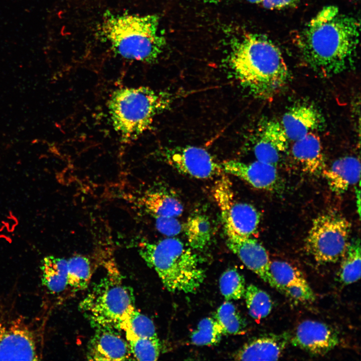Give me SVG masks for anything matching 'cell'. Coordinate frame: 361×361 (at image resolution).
<instances>
[{
    "label": "cell",
    "instance_id": "6da1fadb",
    "mask_svg": "<svg viewBox=\"0 0 361 361\" xmlns=\"http://www.w3.org/2000/svg\"><path fill=\"white\" fill-rule=\"evenodd\" d=\"M360 23L334 6L322 8L299 33L296 45L304 61L323 75L340 73L353 62Z\"/></svg>",
    "mask_w": 361,
    "mask_h": 361
},
{
    "label": "cell",
    "instance_id": "7a4b0ae2",
    "mask_svg": "<svg viewBox=\"0 0 361 361\" xmlns=\"http://www.w3.org/2000/svg\"><path fill=\"white\" fill-rule=\"evenodd\" d=\"M230 62L240 84L261 99L273 98L288 78V67L280 50L260 34H245L232 49Z\"/></svg>",
    "mask_w": 361,
    "mask_h": 361
},
{
    "label": "cell",
    "instance_id": "3957f363",
    "mask_svg": "<svg viewBox=\"0 0 361 361\" xmlns=\"http://www.w3.org/2000/svg\"><path fill=\"white\" fill-rule=\"evenodd\" d=\"M156 15L104 13L99 28L101 36L113 52L124 59L151 63L165 45L158 31Z\"/></svg>",
    "mask_w": 361,
    "mask_h": 361
},
{
    "label": "cell",
    "instance_id": "277c9868",
    "mask_svg": "<svg viewBox=\"0 0 361 361\" xmlns=\"http://www.w3.org/2000/svg\"><path fill=\"white\" fill-rule=\"evenodd\" d=\"M139 253L170 292H195L205 278L197 255L175 238L140 243Z\"/></svg>",
    "mask_w": 361,
    "mask_h": 361
},
{
    "label": "cell",
    "instance_id": "5b68a950",
    "mask_svg": "<svg viewBox=\"0 0 361 361\" xmlns=\"http://www.w3.org/2000/svg\"><path fill=\"white\" fill-rule=\"evenodd\" d=\"M172 94L148 87H124L115 90L108 108L113 127L121 141L137 139L150 127L154 118L169 108Z\"/></svg>",
    "mask_w": 361,
    "mask_h": 361
},
{
    "label": "cell",
    "instance_id": "8992f818",
    "mask_svg": "<svg viewBox=\"0 0 361 361\" xmlns=\"http://www.w3.org/2000/svg\"><path fill=\"white\" fill-rule=\"evenodd\" d=\"M134 306L131 289L117 276H107L82 300L80 309L97 327L117 329L123 316Z\"/></svg>",
    "mask_w": 361,
    "mask_h": 361
},
{
    "label": "cell",
    "instance_id": "52a82bcc",
    "mask_svg": "<svg viewBox=\"0 0 361 361\" xmlns=\"http://www.w3.org/2000/svg\"><path fill=\"white\" fill-rule=\"evenodd\" d=\"M351 229L350 222L340 215L321 214L313 221L305 239V249L318 263H335L345 253Z\"/></svg>",
    "mask_w": 361,
    "mask_h": 361
},
{
    "label": "cell",
    "instance_id": "ba28073f",
    "mask_svg": "<svg viewBox=\"0 0 361 361\" xmlns=\"http://www.w3.org/2000/svg\"><path fill=\"white\" fill-rule=\"evenodd\" d=\"M40 337L25 317L0 314V360H38L42 357Z\"/></svg>",
    "mask_w": 361,
    "mask_h": 361
},
{
    "label": "cell",
    "instance_id": "9c48e42d",
    "mask_svg": "<svg viewBox=\"0 0 361 361\" xmlns=\"http://www.w3.org/2000/svg\"><path fill=\"white\" fill-rule=\"evenodd\" d=\"M231 185L229 179L223 176L213 191L225 232L227 236H252L258 228L260 213L253 206L237 201Z\"/></svg>",
    "mask_w": 361,
    "mask_h": 361
},
{
    "label": "cell",
    "instance_id": "30bf717a",
    "mask_svg": "<svg viewBox=\"0 0 361 361\" xmlns=\"http://www.w3.org/2000/svg\"><path fill=\"white\" fill-rule=\"evenodd\" d=\"M162 159L181 173L207 179L223 172L221 164L205 149L195 146L164 147L159 151Z\"/></svg>",
    "mask_w": 361,
    "mask_h": 361
},
{
    "label": "cell",
    "instance_id": "8fae6325",
    "mask_svg": "<svg viewBox=\"0 0 361 361\" xmlns=\"http://www.w3.org/2000/svg\"><path fill=\"white\" fill-rule=\"evenodd\" d=\"M291 343L314 355H324L338 343V333L328 324L306 320L297 327Z\"/></svg>",
    "mask_w": 361,
    "mask_h": 361
},
{
    "label": "cell",
    "instance_id": "7c38bea8",
    "mask_svg": "<svg viewBox=\"0 0 361 361\" xmlns=\"http://www.w3.org/2000/svg\"><path fill=\"white\" fill-rule=\"evenodd\" d=\"M226 245L244 264L264 282L277 289L270 272L268 253L257 240L252 236H227Z\"/></svg>",
    "mask_w": 361,
    "mask_h": 361
},
{
    "label": "cell",
    "instance_id": "4fadbf2b",
    "mask_svg": "<svg viewBox=\"0 0 361 361\" xmlns=\"http://www.w3.org/2000/svg\"><path fill=\"white\" fill-rule=\"evenodd\" d=\"M224 172L234 175L253 187L269 192L279 191L282 184L277 167L256 160L252 162L229 160L221 162Z\"/></svg>",
    "mask_w": 361,
    "mask_h": 361
},
{
    "label": "cell",
    "instance_id": "5bb4252c",
    "mask_svg": "<svg viewBox=\"0 0 361 361\" xmlns=\"http://www.w3.org/2000/svg\"><path fill=\"white\" fill-rule=\"evenodd\" d=\"M253 152L256 160L277 167L288 147V138L280 123L268 120L259 127Z\"/></svg>",
    "mask_w": 361,
    "mask_h": 361
},
{
    "label": "cell",
    "instance_id": "9a60e30c",
    "mask_svg": "<svg viewBox=\"0 0 361 361\" xmlns=\"http://www.w3.org/2000/svg\"><path fill=\"white\" fill-rule=\"evenodd\" d=\"M113 328L97 327L90 339L87 358L92 360H126L131 359L128 343Z\"/></svg>",
    "mask_w": 361,
    "mask_h": 361
},
{
    "label": "cell",
    "instance_id": "2e32d148",
    "mask_svg": "<svg viewBox=\"0 0 361 361\" xmlns=\"http://www.w3.org/2000/svg\"><path fill=\"white\" fill-rule=\"evenodd\" d=\"M322 116L318 110L309 104H297L283 114L281 124L289 140L295 141L311 132L321 128Z\"/></svg>",
    "mask_w": 361,
    "mask_h": 361
},
{
    "label": "cell",
    "instance_id": "e0dca14e",
    "mask_svg": "<svg viewBox=\"0 0 361 361\" xmlns=\"http://www.w3.org/2000/svg\"><path fill=\"white\" fill-rule=\"evenodd\" d=\"M290 335L287 332L270 333L245 343L234 354L238 360H276L282 355Z\"/></svg>",
    "mask_w": 361,
    "mask_h": 361
},
{
    "label": "cell",
    "instance_id": "ac0fdd59",
    "mask_svg": "<svg viewBox=\"0 0 361 361\" xmlns=\"http://www.w3.org/2000/svg\"><path fill=\"white\" fill-rule=\"evenodd\" d=\"M291 152L293 159L305 172L318 175L324 170L322 144L315 132H311L294 141Z\"/></svg>",
    "mask_w": 361,
    "mask_h": 361
},
{
    "label": "cell",
    "instance_id": "d6986e66",
    "mask_svg": "<svg viewBox=\"0 0 361 361\" xmlns=\"http://www.w3.org/2000/svg\"><path fill=\"white\" fill-rule=\"evenodd\" d=\"M330 189L337 195L344 193L348 189L360 180V163L356 157H340L329 168L322 172Z\"/></svg>",
    "mask_w": 361,
    "mask_h": 361
},
{
    "label": "cell",
    "instance_id": "ffe728a7",
    "mask_svg": "<svg viewBox=\"0 0 361 361\" xmlns=\"http://www.w3.org/2000/svg\"><path fill=\"white\" fill-rule=\"evenodd\" d=\"M145 210L154 218L180 216L184 210L181 202L172 194L165 191H148L138 200Z\"/></svg>",
    "mask_w": 361,
    "mask_h": 361
},
{
    "label": "cell",
    "instance_id": "44dd1931",
    "mask_svg": "<svg viewBox=\"0 0 361 361\" xmlns=\"http://www.w3.org/2000/svg\"><path fill=\"white\" fill-rule=\"evenodd\" d=\"M42 282L51 292L59 293L68 285L67 260L54 256L45 257L42 261Z\"/></svg>",
    "mask_w": 361,
    "mask_h": 361
},
{
    "label": "cell",
    "instance_id": "7402d4cb",
    "mask_svg": "<svg viewBox=\"0 0 361 361\" xmlns=\"http://www.w3.org/2000/svg\"><path fill=\"white\" fill-rule=\"evenodd\" d=\"M117 329L123 331L126 339L134 338H157L153 321L139 312L135 306L130 308L120 320Z\"/></svg>",
    "mask_w": 361,
    "mask_h": 361
},
{
    "label": "cell",
    "instance_id": "603a6c76",
    "mask_svg": "<svg viewBox=\"0 0 361 361\" xmlns=\"http://www.w3.org/2000/svg\"><path fill=\"white\" fill-rule=\"evenodd\" d=\"M338 272L339 281L348 285L358 281L360 278V242L359 238L349 241L342 256Z\"/></svg>",
    "mask_w": 361,
    "mask_h": 361
},
{
    "label": "cell",
    "instance_id": "cb8c5ba5",
    "mask_svg": "<svg viewBox=\"0 0 361 361\" xmlns=\"http://www.w3.org/2000/svg\"><path fill=\"white\" fill-rule=\"evenodd\" d=\"M184 230L190 246L193 249H204L210 241L211 224L205 215L196 214L189 217L184 226Z\"/></svg>",
    "mask_w": 361,
    "mask_h": 361
},
{
    "label": "cell",
    "instance_id": "d4e9b609",
    "mask_svg": "<svg viewBox=\"0 0 361 361\" xmlns=\"http://www.w3.org/2000/svg\"><path fill=\"white\" fill-rule=\"evenodd\" d=\"M244 296L249 314L253 319L260 320L271 312L273 303L266 292L250 284L246 288Z\"/></svg>",
    "mask_w": 361,
    "mask_h": 361
},
{
    "label": "cell",
    "instance_id": "484cf974",
    "mask_svg": "<svg viewBox=\"0 0 361 361\" xmlns=\"http://www.w3.org/2000/svg\"><path fill=\"white\" fill-rule=\"evenodd\" d=\"M68 285L75 290L86 289L92 276L91 264L89 259L76 255L67 260Z\"/></svg>",
    "mask_w": 361,
    "mask_h": 361
},
{
    "label": "cell",
    "instance_id": "4316f807",
    "mask_svg": "<svg viewBox=\"0 0 361 361\" xmlns=\"http://www.w3.org/2000/svg\"><path fill=\"white\" fill-rule=\"evenodd\" d=\"M270 269L277 284V289L281 291L286 287L308 283L302 272L286 262H271Z\"/></svg>",
    "mask_w": 361,
    "mask_h": 361
},
{
    "label": "cell",
    "instance_id": "83f0119b",
    "mask_svg": "<svg viewBox=\"0 0 361 361\" xmlns=\"http://www.w3.org/2000/svg\"><path fill=\"white\" fill-rule=\"evenodd\" d=\"M216 320L222 327L224 334H239L245 332V321L231 302L226 301L218 308Z\"/></svg>",
    "mask_w": 361,
    "mask_h": 361
},
{
    "label": "cell",
    "instance_id": "f1b7e54d",
    "mask_svg": "<svg viewBox=\"0 0 361 361\" xmlns=\"http://www.w3.org/2000/svg\"><path fill=\"white\" fill-rule=\"evenodd\" d=\"M223 334L222 327L217 320L206 317L199 322L190 338L191 342L197 345H214L220 342Z\"/></svg>",
    "mask_w": 361,
    "mask_h": 361
},
{
    "label": "cell",
    "instance_id": "f546056e",
    "mask_svg": "<svg viewBox=\"0 0 361 361\" xmlns=\"http://www.w3.org/2000/svg\"><path fill=\"white\" fill-rule=\"evenodd\" d=\"M219 287L227 301L241 298L246 289L244 277L235 268L228 269L221 275Z\"/></svg>",
    "mask_w": 361,
    "mask_h": 361
},
{
    "label": "cell",
    "instance_id": "4dcf8cb0",
    "mask_svg": "<svg viewBox=\"0 0 361 361\" xmlns=\"http://www.w3.org/2000/svg\"><path fill=\"white\" fill-rule=\"evenodd\" d=\"M131 355L138 360H155L160 353V344L157 338H134L126 340Z\"/></svg>",
    "mask_w": 361,
    "mask_h": 361
},
{
    "label": "cell",
    "instance_id": "1f68e13d",
    "mask_svg": "<svg viewBox=\"0 0 361 361\" xmlns=\"http://www.w3.org/2000/svg\"><path fill=\"white\" fill-rule=\"evenodd\" d=\"M155 219V225L157 230L161 233L168 237L178 235L183 229L179 221L176 217H157Z\"/></svg>",
    "mask_w": 361,
    "mask_h": 361
},
{
    "label": "cell",
    "instance_id": "d6a6232c",
    "mask_svg": "<svg viewBox=\"0 0 361 361\" xmlns=\"http://www.w3.org/2000/svg\"><path fill=\"white\" fill-rule=\"evenodd\" d=\"M281 292L298 301H309L315 299L314 294L308 283L286 287Z\"/></svg>",
    "mask_w": 361,
    "mask_h": 361
},
{
    "label": "cell",
    "instance_id": "836d02e7",
    "mask_svg": "<svg viewBox=\"0 0 361 361\" xmlns=\"http://www.w3.org/2000/svg\"><path fill=\"white\" fill-rule=\"evenodd\" d=\"M249 2L260 5L265 9L278 10L295 7L299 0H247Z\"/></svg>",
    "mask_w": 361,
    "mask_h": 361
},
{
    "label": "cell",
    "instance_id": "e575fe53",
    "mask_svg": "<svg viewBox=\"0 0 361 361\" xmlns=\"http://www.w3.org/2000/svg\"><path fill=\"white\" fill-rule=\"evenodd\" d=\"M356 198H357L356 201H357V212L359 214V216H360V190L359 189L357 190L356 191Z\"/></svg>",
    "mask_w": 361,
    "mask_h": 361
},
{
    "label": "cell",
    "instance_id": "d590c367",
    "mask_svg": "<svg viewBox=\"0 0 361 361\" xmlns=\"http://www.w3.org/2000/svg\"><path fill=\"white\" fill-rule=\"evenodd\" d=\"M199 1H202L203 2H205V3L216 4V3H219L220 2L227 1H229V0H199Z\"/></svg>",
    "mask_w": 361,
    "mask_h": 361
}]
</instances>
